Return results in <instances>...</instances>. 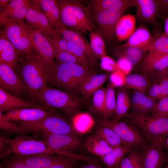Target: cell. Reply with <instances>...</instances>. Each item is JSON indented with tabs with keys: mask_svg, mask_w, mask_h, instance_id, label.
Wrapping results in <instances>:
<instances>
[{
	"mask_svg": "<svg viewBox=\"0 0 168 168\" xmlns=\"http://www.w3.org/2000/svg\"><path fill=\"white\" fill-rule=\"evenodd\" d=\"M85 146L89 152L101 157L114 149L96 134L91 135L87 138Z\"/></svg>",
	"mask_w": 168,
	"mask_h": 168,
	"instance_id": "obj_31",
	"label": "cell"
},
{
	"mask_svg": "<svg viewBox=\"0 0 168 168\" xmlns=\"http://www.w3.org/2000/svg\"><path fill=\"white\" fill-rule=\"evenodd\" d=\"M100 59V65L102 69L112 72L119 70L116 62L112 58L106 55Z\"/></svg>",
	"mask_w": 168,
	"mask_h": 168,
	"instance_id": "obj_48",
	"label": "cell"
},
{
	"mask_svg": "<svg viewBox=\"0 0 168 168\" xmlns=\"http://www.w3.org/2000/svg\"><path fill=\"white\" fill-rule=\"evenodd\" d=\"M132 148L130 144L125 143L102 157L101 160L108 168H113L119 166L121 161L131 152Z\"/></svg>",
	"mask_w": 168,
	"mask_h": 168,
	"instance_id": "obj_32",
	"label": "cell"
},
{
	"mask_svg": "<svg viewBox=\"0 0 168 168\" xmlns=\"http://www.w3.org/2000/svg\"><path fill=\"white\" fill-rule=\"evenodd\" d=\"M124 86L136 90L143 93L148 91L150 87L148 79L145 76L138 74H129L126 76Z\"/></svg>",
	"mask_w": 168,
	"mask_h": 168,
	"instance_id": "obj_34",
	"label": "cell"
},
{
	"mask_svg": "<svg viewBox=\"0 0 168 168\" xmlns=\"http://www.w3.org/2000/svg\"><path fill=\"white\" fill-rule=\"evenodd\" d=\"M157 76L159 78L164 76H168V67L164 71L159 73Z\"/></svg>",
	"mask_w": 168,
	"mask_h": 168,
	"instance_id": "obj_57",
	"label": "cell"
},
{
	"mask_svg": "<svg viewBox=\"0 0 168 168\" xmlns=\"http://www.w3.org/2000/svg\"><path fill=\"white\" fill-rule=\"evenodd\" d=\"M168 67V54H149L142 65V70L147 73H155L157 76Z\"/></svg>",
	"mask_w": 168,
	"mask_h": 168,
	"instance_id": "obj_25",
	"label": "cell"
},
{
	"mask_svg": "<svg viewBox=\"0 0 168 168\" xmlns=\"http://www.w3.org/2000/svg\"><path fill=\"white\" fill-rule=\"evenodd\" d=\"M71 124L76 133L84 134L89 131L94 124L92 117L88 114L82 113L75 115L72 118Z\"/></svg>",
	"mask_w": 168,
	"mask_h": 168,
	"instance_id": "obj_33",
	"label": "cell"
},
{
	"mask_svg": "<svg viewBox=\"0 0 168 168\" xmlns=\"http://www.w3.org/2000/svg\"><path fill=\"white\" fill-rule=\"evenodd\" d=\"M81 168H100V167L95 164H90L86 165Z\"/></svg>",
	"mask_w": 168,
	"mask_h": 168,
	"instance_id": "obj_59",
	"label": "cell"
},
{
	"mask_svg": "<svg viewBox=\"0 0 168 168\" xmlns=\"http://www.w3.org/2000/svg\"><path fill=\"white\" fill-rule=\"evenodd\" d=\"M68 45L69 52L75 56L83 65L91 68L94 67L88 56L80 48L69 41L68 42Z\"/></svg>",
	"mask_w": 168,
	"mask_h": 168,
	"instance_id": "obj_41",
	"label": "cell"
},
{
	"mask_svg": "<svg viewBox=\"0 0 168 168\" xmlns=\"http://www.w3.org/2000/svg\"><path fill=\"white\" fill-rule=\"evenodd\" d=\"M158 7L163 9H168V0H156Z\"/></svg>",
	"mask_w": 168,
	"mask_h": 168,
	"instance_id": "obj_54",
	"label": "cell"
},
{
	"mask_svg": "<svg viewBox=\"0 0 168 168\" xmlns=\"http://www.w3.org/2000/svg\"><path fill=\"white\" fill-rule=\"evenodd\" d=\"M31 5L28 0H11L1 9L0 21L6 18L23 23L27 12Z\"/></svg>",
	"mask_w": 168,
	"mask_h": 168,
	"instance_id": "obj_17",
	"label": "cell"
},
{
	"mask_svg": "<svg viewBox=\"0 0 168 168\" xmlns=\"http://www.w3.org/2000/svg\"><path fill=\"white\" fill-rule=\"evenodd\" d=\"M119 70L127 76L131 71L132 65L124 56L121 57L116 62Z\"/></svg>",
	"mask_w": 168,
	"mask_h": 168,
	"instance_id": "obj_50",
	"label": "cell"
},
{
	"mask_svg": "<svg viewBox=\"0 0 168 168\" xmlns=\"http://www.w3.org/2000/svg\"><path fill=\"white\" fill-rule=\"evenodd\" d=\"M100 126L110 128L117 133L124 142L131 145L132 147H144V141L142 135L132 125L124 122L106 119L98 120Z\"/></svg>",
	"mask_w": 168,
	"mask_h": 168,
	"instance_id": "obj_9",
	"label": "cell"
},
{
	"mask_svg": "<svg viewBox=\"0 0 168 168\" xmlns=\"http://www.w3.org/2000/svg\"><path fill=\"white\" fill-rule=\"evenodd\" d=\"M124 11L104 10L95 13L97 31L103 39L110 41L116 37V24Z\"/></svg>",
	"mask_w": 168,
	"mask_h": 168,
	"instance_id": "obj_12",
	"label": "cell"
},
{
	"mask_svg": "<svg viewBox=\"0 0 168 168\" xmlns=\"http://www.w3.org/2000/svg\"><path fill=\"white\" fill-rule=\"evenodd\" d=\"M163 145L168 151V131L165 134L163 140Z\"/></svg>",
	"mask_w": 168,
	"mask_h": 168,
	"instance_id": "obj_55",
	"label": "cell"
},
{
	"mask_svg": "<svg viewBox=\"0 0 168 168\" xmlns=\"http://www.w3.org/2000/svg\"><path fill=\"white\" fill-rule=\"evenodd\" d=\"M9 150L17 156H27L40 154H58L50 148L44 141L35 140L19 135L14 138L6 140Z\"/></svg>",
	"mask_w": 168,
	"mask_h": 168,
	"instance_id": "obj_8",
	"label": "cell"
},
{
	"mask_svg": "<svg viewBox=\"0 0 168 168\" xmlns=\"http://www.w3.org/2000/svg\"><path fill=\"white\" fill-rule=\"evenodd\" d=\"M41 134L44 141L49 147L62 155L70 156L72 154L68 151L77 148L81 144L80 141L76 137L69 135L49 133Z\"/></svg>",
	"mask_w": 168,
	"mask_h": 168,
	"instance_id": "obj_13",
	"label": "cell"
},
{
	"mask_svg": "<svg viewBox=\"0 0 168 168\" xmlns=\"http://www.w3.org/2000/svg\"><path fill=\"white\" fill-rule=\"evenodd\" d=\"M55 59L60 63H69L83 65L78 59L71 53L67 51H54Z\"/></svg>",
	"mask_w": 168,
	"mask_h": 168,
	"instance_id": "obj_44",
	"label": "cell"
},
{
	"mask_svg": "<svg viewBox=\"0 0 168 168\" xmlns=\"http://www.w3.org/2000/svg\"><path fill=\"white\" fill-rule=\"evenodd\" d=\"M89 33L90 45L92 51L97 59H101L106 54L103 39L98 31L92 30Z\"/></svg>",
	"mask_w": 168,
	"mask_h": 168,
	"instance_id": "obj_37",
	"label": "cell"
},
{
	"mask_svg": "<svg viewBox=\"0 0 168 168\" xmlns=\"http://www.w3.org/2000/svg\"><path fill=\"white\" fill-rule=\"evenodd\" d=\"M27 27L34 49L43 59L49 69L54 66L56 62L54 59V47L51 37L27 25Z\"/></svg>",
	"mask_w": 168,
	"mask_h": 168,
	"instance_id": "obj_11",
	"label": "cell"
},
{
	"mask_svg": "<svg viewBox=\"0 0 168 168\" xmlns=\"http://www.w3.org/2000/svg\"><path fill=\"white\" fill-rule=\"evenodd\" d=\"M114 87L109 82L108 83L106 89L105 104L102 114L105 119L113 116L115 109L116 99Z\"/></svg>",
	"mask_w": 168,
	"mask_h": 168,
	"instance_id": "obj_35",
	"label": "cell"
},
{
	"mask_svg": "<svg viewBox=\"0 0 168 168\" xmlns=\"http://www.w3.org/2000/svg\"><path fill=\"white\" fill-rule=\"evenodd\" d=\"M164 30V35L168 36V14L165 20Z\"/></svg>",
	"mask_w": 168,
	"mask_h": 168,
	"instance_id": "obj_56",
	"label": "cell"
},
{
	"mask_svg": "<svg viewBox=\"0 0 168 168\" xmlns=\"http://www.w3.org/2000/svg\"><path fill=\"white\" fill-rule=\"evenodd\" d=\"M121 168H142V154L136 151L129 153L120 162Z\"/></svg>",
	"mask_w": 168,
	"mask_h": 168,
	"instance_id": "obj_38",
	"label": "cell"
},
{
	"mask_svg": "<svg viewBox=\"0 0 168 168\" xmlns=\"http://www.w3.org/2000/svg\"><path fill=\"white\" fill-rule=\"evenodd\" d=\"M106 89L101 87L92 95V107L96 112L102 113L104 106Z\"/></svg>",
	"mask_w": 168,
	"mask_h": 168,
	"instance_id": "obj_42",
	"label": "cell"
},
{
	"mask_svg": "<svg viewBox=\"0 0 168 168\" xmlns=\"http://www.w3.org/2000/svg\"><path fill=\"white\" fill-rule=\"evenodd\" d=\"M116 108L112 120L119 121L124 117H127L130 107V102L128 91L125 87L117 91Z\"/></svg>",
	"mask_w": 168,
	"mask_h": 168,
	"instance_id": "obj_29",
	"label": "cell"
},
{
	"mask_svg": "<svg viewBox=\"0 0 168 168\" xmlns=\"http://www.w3.org/2000/svg\"><path fill=\"white\" fill-rule=\"evenodd\" d=\"M113 168H120L119 166H118Z\"/></svg>",
	"mask_w": 168,
	"mask_h": 168,
	"instance_id": "obj_61",
	"label": "cell"
},
{
	"mask_svg": "<svg viewBox=\"0 0 168 168\" xmlns=\"http://www.w3.org/2000/svg\"><path fill=\"white\" fill-rule=\"evenodd\" d=\"M17 124L31 132L70 135L76 137L72 124L53 113L44 119L34 122H16Z\"/></svg>",
	"mask_w": 168,
	"mask_h": 168,
	"instance_id": "obj_7",
	"label": "cell"
},
{
	"mask_svg": "<svg viewBox=\"0 0 168 168\" xmlns=\"http://www.w3.org/2000/svg\"><path fill=\"white\" fill-rule=\"evenodd\" d=\"M0 25L4 26L6 38L23 57L35 52L27 25L6 18L0 21Z\"/></svg>",
	"mask_w": 168,
	"mask_h": 168,
	"instance_id": "obj_6",
	"label": "cell"
},
{
	"mask_svg": "<svg viewBox=\"0 0 168 168\" xmlns=\"http://www.w3.org/2000/svg\"><path fill=\"white\" fill-rule=\"evenodd\" d=\"M107 73L92 74L87 77L81 84L79 90L84 100H86L92 95L110 77Z\"/></svg>",
	"mask_w": 168,
	"mask_h": 168,
	"instance_id": "obj_22",
	"label": "cell"
},
{
	"mask_svg": "<svg viewBox=\"0 0 168 168\" xmlns=\"http://www.w3.org/2000/svg\"><path fill=\"white\" fill-rule=\"evenodd\" d=\"M3 113L0 112V129L6 131L16 133L23 135L31 132L26 129L19 125L11 121L5 120L2 116Z\"/></svg>",
	"mask_w": 168,
	"mask_h": 168,
	"instance_id": "obj_40",
	"label": "cell"
},
{
	"mask_svg": "<svg viewBox=\"0 0 168 168\" xmlns=\"http://www.w3.org/2000/svg\"><path fill=\"white\" fill-rule=\"evenodd\" d=\"M159 79V83L161 92V100L168 95V76H164Z\"/></svg>",
	"mask_w": 168,
	"mask_h": 168,
	"instance_id": "obj_52",
	"label": "cell"
},
{
	"mask_svg": "<svg viewBox=\"0 0 168 168\" xmlns=\"http://www.w3.org/2000/svg\"><path fill=\"white\" fill-rule=\"evenodd\" d=\"M52 154L44 153L16 157L27 168H47L57 162L63 156H55Z\"/></svg>",
	"mask_w": 168,
	"mask_h": 168,
	"instance_id": "obj_24",
	"label": "cell"
},
{
	"mask_svg": "<svg viewBox=\"0 0 168 168\" xmlns=\"http://www.w3.org/2000/svg\"><path fill=\"white\" fill-rule=\"evenodd\" d=\"M50 40L54 46V51L69 52L68 45V41L62 36L58 39L51 38Z\"/></svg>",
	"mask_w": 168,
	"mask_h": 168,
	"instance_id": "obj_49",
	"label": "cell"
},
{
	"mask_svg": "<svg viewBox=\"0 0 168 168\" xmlns=\"http://www.w3.org/2000/svg\"><path fill=\"white\" fill-rule=\"evenodd\" d=\"M36 100L48 110L58 109L68 115H71L82 103L81 98L70 92L62 91L45 85L41 89Z\"/></svg>",
	"mask_w": 168,
	"mask_h": 168,
	"instance_id": "obj_4",
	"label": "cell"
},
{
	"mask_svg": "<svg viewBox=\"0 0 168 168\" xmlns=\"http://www.w3.org/2000/svg\"><path fill=\"white\" fill-rule=\"evenodd\" d=\"M137 14L142 22L154 24L158 11L156 0H135Z\"/></svg>",
	"mask_w": 168,
	"mask_h": 168,
	"instance_id": "obj_23",
	"label": "cell"
},
{
	"mask_svg": "<svg viewBox=\"0 0 168 168\" xmlns=\"http://www.w3.org/2000/svg\"><path fill=\"white\" fill-rule=\"evenodd\" d=\"M36 1L40 5L50 24L54 28L64 26L61 21L60 9L57 0H40Z\"/></svg>",
	"mask_w": 168,
	"mask_h": 168,
	"instance_id": "obj_27",
	"label": "cell"
},
{
	"mask_svg": "<svg viewBox=\"0 0 168 168\" xmlns=\"http://www.w3.org/2000/svg\"><path fill=\"white\" fill-rule=\"evenodd\" d=\"M152 115L157 116L168 115V95L156 103Z\"/></svg>",
	"mask_w": 168,
	"mask_h": 168,
	"instance_id": "obj_46",
	"label": "cell"
},
{
	"mask_svg": "<svg viewBox=\"0 0 168 168\" xmlns=\"http://www.w3.org/2000/svg\"><path fill=\"white\" fill-rule=\"evenodd\" d=\"M5 167V168H27L16 157L8 161L6 163Z\"/></svg>",
	"mask_w": 168,
	"mask_h": 168,
	"instance_id": "obj_53",
	"label": "cell"
},
{
	"mask_svg": "<svg viewBox=\"0 0 168 168\" xmlns=\"http://www.w3.org/2000/svg\"><path fill=\"white\" fill-rule=\"evenodd\" d=\"M96 73L84 65L56 62L49 69L48 84L72 92L79 90L81 84L87 77Z\"/></svg>",
	"mask_w": 168,
	"mask_h": 168,
	"instance_id": "obj_2",
	"label": "cell"
},
{
	"mask_svg": "<svg viewBox=\"0 0 168 168\" xmlns=\"http://www.w3.org/2000/svg\"><path fill=\"white\" fill-rule=\"evenodd\" d=\"M136 16L131 14L122 15L115 27L116 37L119 41L127 40L135 30Z\"/></svg>",
	"mask_w": 168,
	"mask_h": 168,
	"instance_id": "obj_28",
	"label": "cell"
},
{
	"mask_svg": "<svg viewBox=\"0 0 168 168\" xmlns=\"http://www.w3.org/2000/svg\"><path fill=\"white\" fill-rule=\"evenodd\" d=\"M79 159L63 155L57 162L47 168H73Z\"/></svg>",
	"mask_w": 168,
	"mask_h": 168,
	"instance_id": "obj_45",
	"label": "cell"
},
{
	"mask_svg": "<svg viewBox=\"0 0 168 168\" xmlns=\"http://www.w3.org/2000/svg\"><path fill=\"white\" fill-rule=\"evenodd\" d=\"M131 101L135 110L134 112L145 114L152 112L157 103L155 100L146 96L144 93L138 91L133 94Z\"/></svg>",
	"mask_w": 168,
	"mask_h": 168,
	"instance_id": "obj_30",
	"label": "cell"
},
{
	"mask_svg": "<svg viewBox=\"0 0 168 168\" xmlns=\"http://www.w3.org/2000/svg\"><path fill=\"white\" fill-rule=\"evenodd\" d=\"M54 29L67 40L73 43L83 51L94 66L97 58L92 51L90 44L80 33L74 30L68 29L64 26Z\"/></svg>",
	"mask_w": 168,
	"mask_h": 168,
	"instance_id": "obj_19",
	"label": "cell"
},
{
	"mask_svg": "<svg viewBox=\"0 0 168 168\" xmlns=\"http://www.w3.org/2000/svg\"><path fill=\"white\" fill-rule=\"evenodd\" d=\"M148 51L149 54H168V36L164 34L155 39Z\"/></svg>",
	"mask_w": 168,
	"mask_h": 168,
	"instance_id": "obj_39",
	"label": "cell"
},
{
	"mask_svg": "<svg viewBox=\"0 0 168 168\" xmlns=\"http://www.w3.org/2000/svg\"><path fill=\"white\" fill-rule=\"evenodd\" d=\"M154 40L148 29L142 25L135 30L126 42L119 47H135L145 51H148Z\"/></svg>",
	"mask_w": 168,
	"mask_h": 168,
	"instance_id": "obj_20",
	"label": "cell"
},
{
	"mask_svg": "<svg viewBox=\"0 0 168 168\" xmlns=\"http://www.w3.org/2000/svg\"><path fill=\"white\" fill-rule=\"evenodd\" d=\"M21 54L6 38L4 34L0 38V63L16 69L22 57Z\"/></svg>",
	"mask_w": 168,
	"mask_h": 168,
	"instance_id": "obj_21",
	"label": "cell"
},
{
	"mask_svg": "<svg viewBox=\"0 0 168 168\" xmlns=\"http://www.w3.org/2000/svg\"><path fill=\"white\" fill-rule=\"evenodd\" d=\"M126 76L119 70H117L110 75V79L111 83L115 87L124 86Z\"/></svg>",
	"mask_w": 168,
	"mask_h": 168,
	"instance_id": "obj_47",
	"label": "cell"
},
{
	"mask_svg": "<svg viewBox=\"0 0 168 168\" xmlns=\"http://www.w3.org/2000/svg\"><path fill=\"white\" fill-rule=\"evenodd\" d=\"M11 0H0V7L1 8L3 7L7 4L9 3Z\"/></svg>",
	"mask_w": 168,
	"mask_h": 168,
	"instance_id": "obj_58",
	"label": "cell"
},
{
	"mask_svg": "<svg viewBox=\"0 0 168 168\" xmlns=\"http://www.w3.org/2000/svg\"><path fill=\"white\" fill-rule=\"evenodd\" d=\"M26 20L27 25L42 32L46 36L54 39L62 37L51 25L40 5L36 1H33L28 9Z\"/></svg>",
	"mask_w": 168,
	"mask_h": 168,
	"instance_id": "obj_10",
	"label": "cell"
},
{
	"mask_svg": "<svg viewBox=\"0 0 168 168\" xmlns=\"http://www.w3.org/2000/svg\"><path fill=\"white\" fill-rule=\"evenodd\" d=\"M0 88L17 96L27 93L26 85L14 70L2 63H0Z\"/></svg>",
	"mask_w": 168,
	"mask_h": 168,
	"instance_id": "obj_14",
	"label": "cell"
},
{
	"mask_svg": "<svg viewBox=\"0 0 168 168\" xmlns=\"http://www.w3.org/2000/svg\"><path fill=\"white\" fill-rule=\"evenodd\" d=\"M39 108L48 110L43 105H37L34 102L24 100L18 96L11 94L0 88V112L7 113L13 110L21 108Z\"/></svg>",
	"mask_w": 168,
	"mask_h": 168,
	"instance_id": "obj_16",
	"label": "cell"
},
{
	"mask_svg": "<svg viewBox=\"0 0 168 168\" xmlns=\"http://www.w3.org/2000/svg\"><path fill=\"white\" fill-rule=\"evenodd\" d=\"M163 168H168V162Z\"/></svg>",
	"mask_w": 168,
	"mask_h": 168,
	"instance_id": "obj_60",
	"label": "cell"
},
{
	"mask_svg": "<svg viewBox=\"0 0 168 168\" xmlns=\"http://www.w3.org/2000/svg\"><path fill=\"white\" fill-rule=\"evenodd\" d=\"M53 113L52 110L39 108H21L11 110L3 114L9 121L32 122L42 120Z\"/></svg>",
	"mask_w": 168,
	"mask_h": 168,
	"instance_id": "obj_15",
	"label": "cell"
},
{
	"mask_svg": "<svg viewBox=\"0 0 168 168\" xmlns=\"http://www.w3.org/2000/svg\"><path fill=\"white\" fill-rule=\"evenodd\" d=\"M148 96L156 101L160 100L161 95V89L159 83H155L149 89Z\"/></svg>",
	"mask_w": 168,
	"mask_h": 168,
	"instance_id": "obj_51",
	"label": "cell"
},
{
	"mask_svg": "<svg viewBox=\"0 0 168 168\" xmlns=\"http://www.w3.org/2000/svg\"><path fill=\"white\" fill-rule=\"evenodd\" d=\"M91 2L95 13L104 10L125 12L129 7L135 6V0H93Z\"/></svg>",
	"mask_w": 168,
	"mask_h": 168,
	"instance_id": "obj_26",
	"label": "cell"
},
{
	"mask_svg": "<svg viewBox=\"0 0 168 168\" xmlns=\"http://www.w3.org/2000/svg\"><path fill=\"white\" fill-rule=\"evenodd\" d=\"M60 19L64 26L86 33L94 30L95 26L88 9L80 0H57Z\"/></svg>",
	"mask_w": 168,
	"mask_h": 168,
	"instance_id": "obj_3",
	"label": "cell"
},
{
	"mask_svg": "<svg viewBox=\"0 0 168 168\" xmlns=\"http://www.w3.org/2000/svg\"><path fill=\"white\" fill-rule=\"evenodd\" d=\"M0 168H3L2 166H1Z\"/></svg>",
	"mask_w": 168,
	"mask_h": 168,
	"instance_id": "obj_62",
	"label": "cell"
},
{
	"mask_svg": "<svg viewBox=\"0 0 168 168\" xmlns=\"http://www.w3.org/2000/svg\"><path fill=\"white\" fill-rule=\"evenodd\" d=\"M28 95L36 100L42 88L48 84L49 68L35 52L23 56L16 69Z\"/></svg>",
	"mask_w": 168,
	"mask_h": 168,
	"instance_id": "obj_1",
	"label": "cell"
},
{
	"mask_svg": "<svg viewBox=\"0 0 168 168\" xmlns=\"http://www.w3.org/2000/svg\"><path fill=\"white\" fill-rule=\"evenodd\" d=\"M161 144L152 142L145 147L142 154V168H161L167 161Z\"/></svg>",
	"mask_w": 168,
	"mask_h": 168,
	"instance_id": "obj_18",
	"label": "cell"
},
{
	"mask_svg": "<svg viewBox=\"0 0 168 168\" xmlns=\"http://www.w3.org/2000/svg\"><path fill=\"white\" fill-rule=\"evenodd\" d=\"M95 133L114 149L121 146L124 142L117 133L107 127L102 126L99 127L96 131Z\"/></svg>",
	"mask_w": 168,
	"mask_h": 168,
	"instance_id": "obj_36",
	"label": "cell"
},
{
	"mask_svg": "<svg viewBox=\"0 0 168 168\" xmlns=\"http://www.w3.org/2000/svg\"><path fill=\"white\" fill-rule=\"evenodd\" d=\"M127 117L148 140L163 145V137L168 131V115H148L134 112L129 113Z\"/></svg>",
	"mask_w": 168,
	"mask_h": 168,
	"instance_id": "obj_5",
	"label": "cell"
},
{
	"mask_svg": "<svg viewBox=\"0 0 168 168\" xmlns=\"http://www.w3.org/2000/svg\"><path fill=\"white\" fill-rule=\"evenodd\" d=\"M126 49L122 56L124 57L132 66L140 60L145 51L140 48L135 47H129Z\"/></svg>",
	"mask_w": 168,
	"mask_h": 168,
	"instance_id": "obj_43",
	"label": "cell"
}]
</instances>
